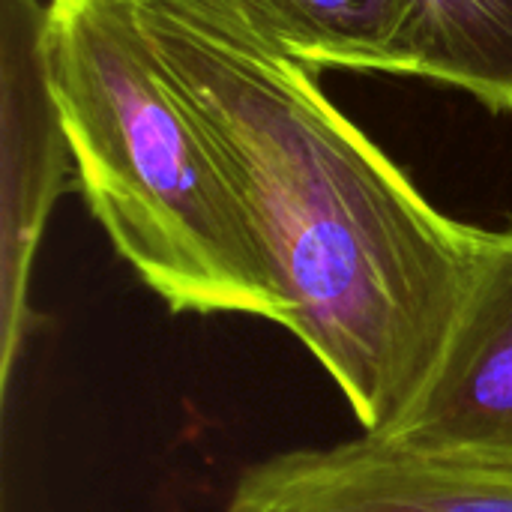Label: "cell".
I'll return each instance as SVG.
<instances>
[{"label":"cell","mask_w":512,"mask_h":512,"mask_svg":"<svg viewBox=\"0 0 512 512\" xmlns=\"http://www.w3.org/2000/svg\"><path fill=\"white\" fill-rule=\"evenodd\" d=\"M141 9L252 213L279 327L330 375L363 435H387L447 348L480 228L444 216L312 69Z\"/></svg>","instance_id":"1"},{"label":"cell","mask_w":512,"mask_h":512,"mask_svg":"<svg viewBox=\"0 0 512 512\" xmlns=\"http://www.w3.org/2000/svg\"><path fill=\"white\" fill-rule=\"evenodd\" d=\"M138 3L153 9V12L180 18V21H186V24H192V27H198L216 39L270 54L264 48L261 36L255 33L252 21L246 18L240 0H138Z\"/></svg>","instance_id":"8"},{"label":"cell","mask_w":512,"mask_h":512,"mask_svg":"<svg viewBox=\"0 0 512 512\" xmlns=\"http://www.w3.org/2000/svg\"><path fill=\"white\" fill-rule=\"evenodd\" d=\"M420 78L512 111V0H411Z\"/></svg>","instance_id":"7"},{"label":"cell","mask_w":512,"mask_h":512,"mask_svg":"<svg viewBox=\"0 0 512 512\" xmlns=\"http://www.w3.org/2000/svg\"><path fill=\"white\" fill-rule=\"evenodd\" d=\"M273 57L312 72L417 75V12L411 0H240Z\"/></svg>","instance_id":"6"},{"label":"cell","mask_w":512,"mask_h":512,"mask_svg":"<svg viewBox=\"0 0 512 512\" xmlns=\"http://www.w3.org/2000/svg\"><path fill=\"white\" fill-rule=\"evenodd\" d=\"M48 75L93 219L177 315L282 321V297L216 144L138 0H51Z\"/></svg>","instance_id":"2"},{"label":"cell","mask_w":512,"mask_h":512,"mask_svg":"<svg viewBox=\"0 0 512 512\" xmlns=\"http://www.w3.org/2000/svg\"><path fill=\"white\" fill-rule=\"evenodd\" d=\"M225 512H512V468L417 456L360 435L249 465Z\"/></svg>","instance_id":"5"},{"label":"cell","mask_w":512,"mask_h":512,"mask_svg":"<svg viewBox=\"0 0 512 512\" xmlns=\"http://www.w3.org/2000/svg\"><path fill=\"white\" fill-rule=\"evenodd\" d=\"M3 6V204H0V327L3 393L33 327V258L60 192L75 168L48 75V3Z\"/></svg>","instance_id":"3"},{"label":"cell","mask_w":512,"mask_h":512,"mask_svg":"<svg viewBox=\"0 0 512 512\" xmlns=\"http://www.w3.org/2000/svg\"><path fill=\"white\" fill-rule=\"evenodd\" d=\"M378 441L417 456L512 468V222L477 231L447 348L417 402Z\"/></svg>","instance_id":"4"}]
</instances>
